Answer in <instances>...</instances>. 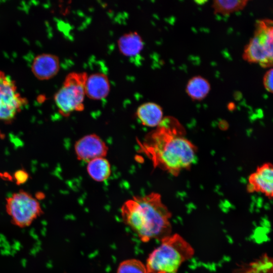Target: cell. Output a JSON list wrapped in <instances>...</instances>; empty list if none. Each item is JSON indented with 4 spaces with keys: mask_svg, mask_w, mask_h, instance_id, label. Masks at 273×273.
Masks as SVG:
<instances>
[{
    "mask_svg": "<svg viewBox=\"0 0 273 273\" xmlns=\"http://www.w3.org/2000/svg\"><path fill=\"white\" fill-rule=\"evenodd\" d=\"M182 125L174 117L163 118L141 146L154 167L177 175L189 168L196 161L197 148L185 136Z\"/></svg>",
    "mask_w": 273,
    "mask_h": 273,
    "instance_id": "1",
    "label": "cell"
},
{
    "mask_svg": "<svg viewBox=\"0 0 273 273\" xmlns=\"http://www.w3.org/2000/svg\"><path fill=\"white\" fill-rule=\"evenodd\" d=\"M121 214L124 222L144 243L153 239L160 241L171 234V213L158 193L127 200L121 206Z\"/></svg>",
    "mask_w": 273,
    "mask_h": 273,
    "instance_id": "2",
    "label": "cell"
},
{
    "mask_svg": "<svg viewBox=\"0 0 273 273\" xmlns=\"http://www.w3.org/2000/svg\"><path fill=\"white\" fill-rule=\"evenodd\" d=\"M160 242L147 259L148 273H176L183 263L194 255L193 247L178 234H171Z\"/></svg>",
    "mask_w": 273,
    "mask_h": 273,
    "instance_id": "3",
    "label": "cell"
},
{
    "mask_svg": "<svg viewBox=\"0 0 273 273\" xmlns=\"http://www.w3.org/2000/svg\"><path fill=\"white\" fill-rule=\"evenodd\" d=\"M242 58L263 68L273 67V19L256 21L253 34L244 49Z\"/></svg>",
    "mask_w": 273,
    "mask_h": 273,
    "instance_id": "4",
    "label": "cell"
},
{
    "mask_svg": "<svg viewBox=\"0 0 273 273\" xmlns=\"http://www.w3.org/2000/svg\"><path fill=\"white\" fill-rule=\"evenodd\" d=\"M87 76L85 72H72L65 77L62 86L54 96L56 105L63 116L68 117L73 112L84 109Z\"/></svg>",
    "mask_w": 273,
    "mask_h": 273,
    "instance_id": "5",
    "label": "cell"
},
{
    "mask_svg": "<svg viewBox=\"0 0 273 273\" xmlns=\"http://www.w3.org/2000/svg\"><path fill=\"white\" fill-rule=\"evenodd\" d=\"M6 211L12 223L20 228L29 226L43 213L37 199L23 190L6 199Z\"/></svg>",
    "mask_w": 273,
    "mask_h": 273,
    "instance_id": "6",
    "label": "cell"
},
{
    "mask_svg": "<svg viewBox=\"0 0 273 273\" xmlns=\"http://www.w3.org/2000/svg\"><path fill=\"white\" fill-rule=\"evenodd\" d=\"M27 100L18 92L15 82L0 70V120L12 122Z\"/></svg>",
    "mask_w": 273,
    "mask_h": 273,
    "instance_id": "7",
    "label": "cell"
},
{
    "mask_svg": "<svg viewBox=\"0 0 273 273\" xmlns=\"http://www.w3.org/2000/svg\"><path fill=\"white\" fill-rule=\"evenodd\" d=\"M74 151L77 159L88 162L96 158L105 157L108 148L99 135L92 133L78 140L74 145Z\"/></svg>",
    "mask_w": 273,
    "mask_h": 273,
    "instance_id": "8",
    "label": "cell"
},
{
    "mask_svg": "<svg viewBox=\"0 0 273 273\" xmlns=\"http://www.w3.org/2000/svg\"><path fill=\"white\" fill-rule=\"evenodd\" d=\"M247 191L250 193H261L268 198H273V163H264L250 174Z\"/></svg>",
    "mask_w": 273,
    "mask_h": 273,
    "instance_id": "9",
    "label": "cell"
},
{
    "mask_svg": "<svg viewBox=\"0 0 273 273\" xmlns=\"http://www.w3.org/2000/svg\"><path fill=\"white\" fill-rule=\"evenodd\" d=\"M60 67L58 56L49 53H43L36 56L31 65L32 73L40 80L50 79L59 72Z\"/></svg>",
    "mask_w": 273,
    "mask_h": 273,
    "instance_id": "10",
    "label": "cell"
},
{
    "mask_svg": "<svg viewBox=\"0 0 273 273\" xmlns=\"http://www.w3.org/2000/svg\"><path fill=\"white\" fill-rule=\"evenodd\" d=\"M110 90V84L107 75L102 72H96L87 76L85 84V96L94 100L106 98Z\"/></svg>",
    "mask_w": 273,
    "mask_h": 273,
    "instance_id": "11",
    "label": "cell"
},
{
    "mask_svg": "<svg viewBox=\"0 0 273 273\" xmlns=\"http://www.w3.org/2000/svg\"><path fill=\"white\" fill-rule=\"evenodd\" d=\"M136 115L142 124L148 127H157L163 119L162 107L152 102H146L139 106Z\"/></svg>",
    "mask_w": 273,
    "mask_h": 273,
    "instance_id": "12",
    "label": "cell"
},
{
    "mask_svg": "<svg viewBox=\"0 0 273 273\" xmlns=\"http://www.w3.org/2000/svg\"><path fill=\"white\" fill-rule=\"evenodd\" d=\"M144 41L139 33L130 31L123 34L117 40V47L123 56L132 57L138 55L144 48Z\"/></svg>",
    "mask_w": 273,
    "mask_h": 273,
    "instance_id": "13",
    "label": "cell"
},
{
    "mask_svg": "<svg viewBox=\"0 0 273 273\" xmlns=\"http://www.w3.org/2000/svg\"><path fill=\"white\" fill-rule=\"evenodd\" d=\"M210 89L209 81L203 76L197 75L188 80L186 86V92L192 100L200 101L207 96Z\"/></svg>",
    "mask_w": 273,
    "mask_h": 273,
    "instance_id": "14",
    "label": "cell"
},
{
    "mask_svg": "<svg viewBox=\"0 0 273 273\" xmlns=\"http://www.w3.org/2000/svg\"><path fill=\"white\" fill-rule=\"evenodd\" d=\"M86 169L90 177L98 182L107 179L111 172L110 163L105 157L96 158L89 161Z\"/></svg>",
    "mask_w": 273,
    "mask_h": 273,
    "instance_id": "15",
    "label": "cell"
},
{
    "mask_svg": "<svg viewBox=\"0 0 273 273\" xmlns=\"http://www.w3.org/2000/svg\"><path fill=\"white\" fill-rule=\"evenodd\" d=\"M248 1H214L212 8L215 14L228 16L243 10L247 5Z\"/></svg>",
    "mask_w": 273,
    "mask_h": 273,
    "instance_id": "16",
    "label": "cell"
},
{
    "mask_svg": "<svg viewBox=\"0 0 273 273\" xmlns=\"http://www.w3.org/2000/svg\"><path fill=\"white\" fill-rule=\"evenodd\" d=\"M117 273H148L146 265L136 259H128L119 265Z\"/></svg>",
    "mask_w": 273,
    "mask_h": 273,
    "instance_id": "17",
    "label": "cell"
},
{
    "mask_svg": "<svg viewBox=\"0 0 273 273\" xmlns=\"http://www.w3.org/2000/svg\"><path fill=\"white\" fill-rule=\"evenodd\" d=\"M263 84L266 90L273 94V68L267 70L264 74Z\"/></svg>",
    "mask_w": 273,
    "mask_h": 273,
    "instance_id": "18",
    "label": "cell"
},
{
    "mask_svg": "<svg viewBox=\"0 0 273 273\" xmlns=\"http://www.w3.org/2000/svg\"><path fill=\"white\" fill-rule=\"evenodd\" d=\"M15 177L17 181L21 183L27 179L28 175L24 171L20 170L16 172Z\"/></svg>",
    "mask_w": 273,
    "mask_h": 273,
    "instance_id": "19",
    "label": "cell"
}]
</instances>
